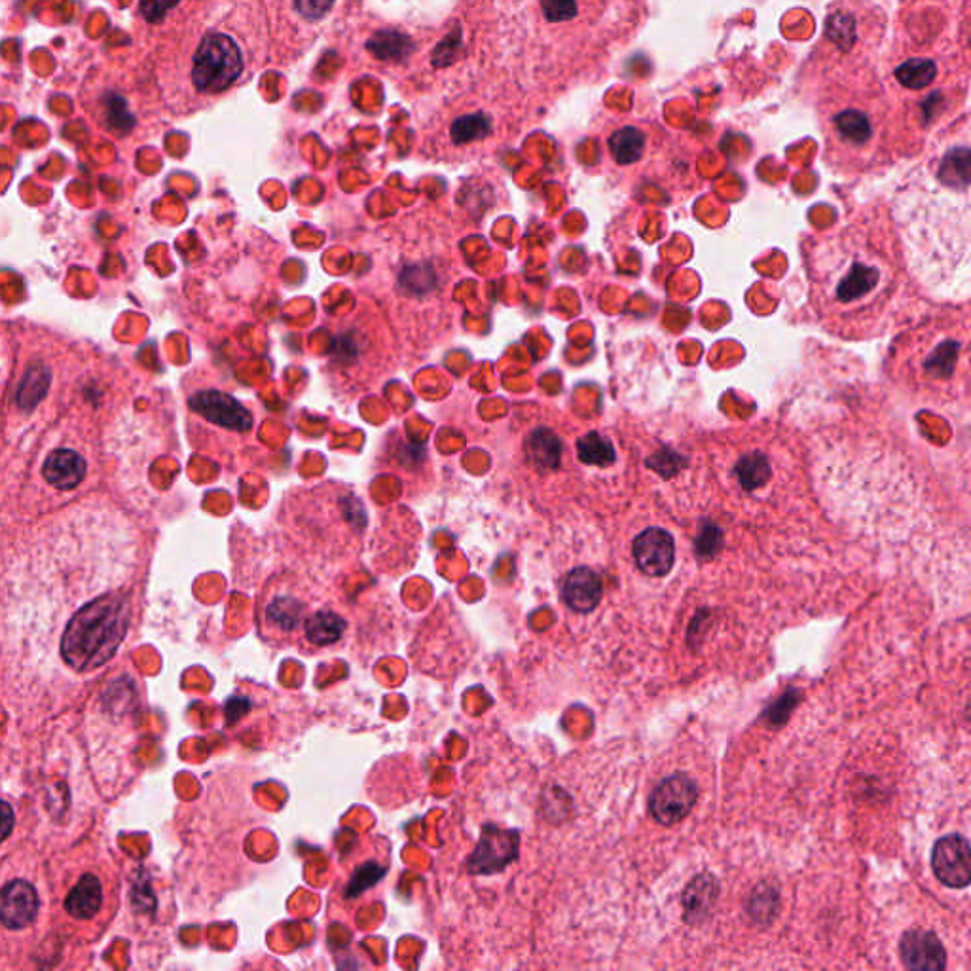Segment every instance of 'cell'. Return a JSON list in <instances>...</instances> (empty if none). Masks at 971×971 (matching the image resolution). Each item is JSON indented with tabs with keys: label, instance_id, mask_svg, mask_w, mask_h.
<instances>
[{
	"label": "cell",
	"instance_id": "obj_19",
	"mask_svg": "<svg viewBox=\"0 0 971 971\" xmlns=\"http://www.w3.org/2000/svg\"><path fill=\"white\" fill-rule=\"evenodd\" d=\"M302 613H304V605L296 598L279 596L266 607V621L279 632H293L294 628L302 623Z\"/></svg>",
	"mask_w": 971,
	"mask_h": 971
},
{
	"label": "cell",
	"instance_id": "obj_8",
	"mask_svg": "<svg viewBox=\"0 0 971 971\" xmlns=\"http://www.w3.org/2000/svg\"><path fill=\"white\" fill-rule=\"evenodd\" d=\"M634 560L649 577H664L676 560V545L672 535L662 528H649L634 541Z\"/></svg>",
	"mask_w": 971,
	"mask_h": 971
},
{
	"label": "cell",
	"instance_id": "obj_12",
	"mask_svg": "<svg viewBox=\"0 0 971 971\" xmlns=\"http://www.w3.org/2000/svg\"><path fill=\"white\" fill-rule=\"evenodd\" d=\"M604 585L596 571L590 568L573 569L562 585V598L577 613H590L600 604Z\"/></svg>",
	"mask_w": 971,
	"mask_h": 971
},
{
	"label": "cell",
	"instance_id": "obj_2",
	"mask_svg": "<svg viewBox=\"0 0 971 971\" xmlns=\"http://www.w3.org/2000/svg\"><path fill=\"white\" fill-rule=\"evenodd\" d=\"M129 604L122 594H107L82 607L65 628L61 655L74 670L99 668L114 657L128 632Z\"/></svg>",
	"mask_w": 971,
	"mask_h": 971
},
{
	"label": "cell",
	"instance_id": "obj_18",
	"mask_svg": "<svg viewBox=\"0 0 971 971\" xmlns=\"http://www.w3.org/2000/svg\"><path fill=\"white\" fill-rule=\"evenodd\" d=\"M894 74H896V78L903 88H907L911 92H920V90H926L934 84L935 78H937V67H935L934 61H930V59L917 57V59H909L903 65H899Z\"/></svg>",
	"mask_w": 971,
	"mask_h": 971
},
{
	"label": "cell",
	"instance_id": "obj_26",
	"mask_svg": "<svg viewBox=\"0 0 971 971\" xmlns=\"http://www.w3.org/2000/svg\"><path fill=\"white\" fill-rule=\"evenodd\" d=\"M14 824H16L14 810H12V807H10L8 803L0 801V843H2L4 839H8V835H10V833H12V829H14Z\"/></svg>",
	"mask_w": 971,
	"mask_h": 971
},
{
	"label": "cell",
	"instance_id": "obj_7",
	"mask_svg": "<svg viewBox=\"0 0 971 971\" xmlns=\"http://www.w3.org/2000/svg\"><path fill=\"white\" fill-rule=\"evenodd\" d=\"M190 406L205 420H209L219 427H224V429L247 433L253 427L251 412L226 393L202 391V393L192 397Z\"/></svg>",
	"mask_w": 971,
	"mask_h": 971
},
{
	"label": "cell",
	"instance_id": "obj_13",
	"mask_svg": "<svg viewBox=\"0 0 971 971\" xmlns=\"http://www.w3.org/2000/svg\"><path fill=\"white\" fill-rule=\"evenodd\" d=\"M101 903H103L101 882L93 875H84L76 882V886L65 899V909L76 920H88L99 911Z\"/></svg>",
	"mask_w": 971,
	"mask_h": 971
},
{
	"label": "cell",
	"instance_id": "obj_4",
	"mask_svg": "<svg viewBox=\"0 0 971 971\" xmlns=\"http://www.w3.org/2000/svg\"><path fill=\"white\" fill-rule=\"evenodd\" d=\"M825 124L829 145L844 158L863 164L880 148V110L869 107L867 99L852 95L839 101L827 114Z\"/></svg>",
	"mask_w": 971,
	"mask_h": 971
},
{
	"label": "cell",
	"instance_id": "obj_21",
	"mask_svg": "<svg viewBox=\"0 0 971 971\" xmlns=\"http://www.w3.org/2000/svg\"><path fill=\"white\" fill-rule=\"evenodd\" d=\"M48 391V370L42 367H31L21 378L16 391L19 406L29 408L37 404Z\"/></svg>",
	"mask_w": 971,
	"mask_h": 971
},
{
	"label": "cell",
	"instance_id": "obj_6",
	"mask_svg": "<svg viewBox=\"0 0 971 971\" xmlns=\"http://www.w3.org/2000/svg\"><path fill=\"white\" fill-rule=\"evenodd\" d=\"M932 867L945 886L966 888L971 879L970 843L960 835H949L935 843Z\"/></svg>",
	"mask_w": 971,
	"mask_h": 971
},
{
	"label": "cell",
	"instance_id": "obj_3",
	"mask_svg": "<svg viewBox=\"0 0 971 971\" xmlns=\"http://www.w3.org/2000/svg\"><path fill=\"white\" fill-rule=\"evenodd\" d=\"M245 71V54L234 35L205 31L190 50L186 80L196 95H217L230 90Z\"/></svg>",
	"mask_w": 971,
	"mask_h": 971
},
{
	"label": "cell",
	"instance_id": "obj_22",
	"mask_svg": "<svg viewBox=\"0 0 971 971\" xmlns=\"http://www.w3.org/2000/svg\"><path fill=\"white\" fill-rule=\"evenodd\" d=\"M577 446H579L577 452L581 461L590 465H607V463H613L615 459L611 444L602 439L598 433H590L587 437H583Z\"/></svg>",
	"mask_w": 971,
	"mask_h": 971
},
{
	"label": "cell",
	"instance_id": "obj_1",
	"mask_svg": "<svg viewBox=\"0 0 971 971\" xmlns=\"http://www.w3.org/2000/svg\"><path fill=\"white\" fill-rule=\"evenodd\" d=\"M807 268L812 302L827 329L846 338L879 334L901 289L890 251L848 228L808 251Z\"/></svg>",
	"mask_w": 971,
	"mask_h": 971
},
{
	"label": "cell",
	"instance_id": "obj_9",
	"mask_svg": "<svg viewBox=\"0 0 971 971\" xmlns=\"http://www.w3.org/2000/svg\"><path fill=\"white\" fill-rule=\"evenodd\" d=\"M37 913V890L27 880H14L0 890V922L6 928H25L35 922Z\"/></svg>",
	"mask_w": 971,
	"mask_h": 971
},
{
	"label": "cell",
	"instance_id": "obj_25",
	"mask_svg": "<svg viewBox=\"0 0 971 971\" xmlns=\"http://www.w3.org/2000/svg\"><path fill=\"white\" fill-rule=\"evenodd\" d=\"M334 0H294L296 12L308 21L325 18L332 8Z\"/></svg>",
	"mask_w": 971,
	"mask_h": 971
},
{
	"label": "cell",
	"instance_id": "obj_20",
	"mask_svg": "<svg viewBox=\"0 0 971 971\" xmlns=\"http://www.w3.org/2000/svg\"><path fill=\"white\" fill-rule=\"evenodd\" d=\"M715 899V880L710 877H698L695 882L687 888L683 901L687 909V918L702 917L708 913L710 905Z\"/></svg>",
	"mask_w": 971,
	"mask_h": 971
},
{
	"label": "cell",
	"instance_id": "obj_23",
	"mask_svg": "<svg viewBox=\"0 0 971 971\" xmlns=\"http://www.w3.org/2000/svg\"><path fill=\"white\" fill-rule=\"evenodd\" d=\"M530 450H532L533 459L539 461V463H547V465L558 463L560 444H558L556 437L552 433H549V431L535 433Z\"/></svg>",
	"mask_w": 971,
	"mask_h": 971
},
{
	"label": "cell",
	"instance_id": "obj_15",
	"mask_svg": "<svg viewBox=\"0 0 971 971\" xmlns=\"http://www.w3.org/2000/svg\"><path fill=\"white\" fill-rule=\"evenodd\" d=\"M304 630H306V638L315 647H327L342 638L346 623L340 615L332 611H317L310 615V619L304 624Z\"/></svg>",
	"mask_w": 971,
	"mask_h": 971
},
{
	"label": "cell",
	"instance_id": "obj_14",
	"mask_svg": "<svg viewBox=\"0 0 971 971\" xmlns=\"http://www.w3.org/2000/svg\"><path fill=\"white\" fill-rule=\"evenodd\" d=\"M494 122L488 114L484 112H465L459 114L450 122V143L456 147H469L478 141H484L492 135Z\"/></svg>",
	"mask_w": 971,
	"mask_h": 971
},
{
	"label": "cell",
	"instance_id": "obj_16",
	"mask_svg": "<svg viewBox=\"0 0 971 971\" xmlns=\"http://www.w3.org/2000/svg\"><path fill=\"white\" fill-rule=\"evenodd\" d=\"M541 19L550 27L562 25H577L585 21L583 14L587 12L585 0H539Z\"/></svg>",
	"mask_w": 971,
	"mask_h": 971
},
{
	"label": "cell",
	"instance_id": "obj_11",
	"mask_svg": "<svg viewBox=\"0 0 971 971\" xmlns=\"http://www.w3.org/2000/svg\"><path fill=\"white\" fill-rule=\"evenodd\" d=\"M88 471V463L76 450L69 448H57L48 454L42 467V477L55 488V490H73L76 488Z\"/></svg>",
	"mask_w": 971,
	"mask_h": 971
},
{
	"label": "cell",
	"instance_id": "obj_5",
	"mask_svg": "<svg viewBox=\"0 0 971 971\" xmlns=\"http://www.w3.org/2000/svg\"><path fill=\"white\" fill-rule=\"evenodd\" d=\"M697 784L685 776L676 774L666 778L651 795V814L662 825H676L685 820L697 803Z\"/></svg>",
	"mask_w": 971,
	"mask_h": 971
},
{
	"label": "cell",
	"instance_id": "obj_10",
	"mask_svg": "<svg viewBox=\"0 0 971 971\" xmlns=\"http://www.w3.org/2000/svg\"><path fill=\"white\" fill-rule=\"evenodd\" d=\"M901 960L909 970L939 971L947 966V954L932 932L913 930L901 937Z\"/></svg>",
	"mask_w": 971,
	"mask_h": 971
},
{
	"label": "cell",
	"instance_id": "obj_24",
	"mask_svg": "<svg viewBox=\"0 0 971 971\" xmlns=\"http://www.w3.org/2000/svg\"><path fill=\"white\" fill-rule=\"evenodd\" d=\"M776 909V892L769 886L757 888L750 903V913L755 920H770L772 911Z\"/></svg>",
	"mask_w": 971,
	"mask_h": 971
},
{
	"label": "cell",
	"instance_id": "obj_17",
	"mask_svg": "<svg viewBox=\"0 0 971 971\" xmlns=\"http://www.w3.org/2000/svg\"><path fill=\"white\" fill-rule=\"evenodd\" d=\"M609 150L619 164H636L645 150V135L640 129L630 126L617 129L609 139Z\"/></svg>",
	"mask_w": 971,
	"mask_h": 971
}]
</instances>
